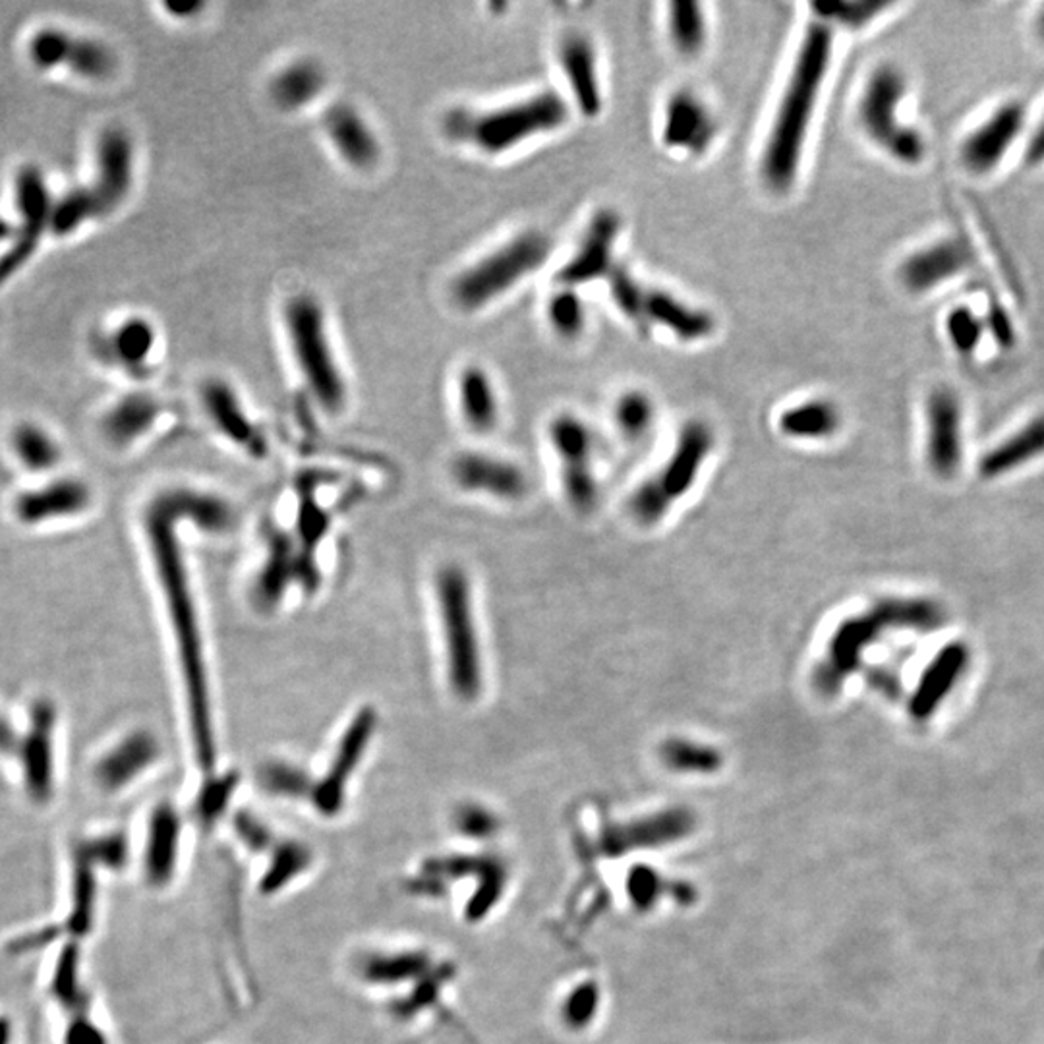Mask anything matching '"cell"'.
<instances>
[{"label":"cell","instance_id":"obj_1","mask_svg":"<svg viewBox=\"0 0 1044 1044\" xmlns=\"http://www.w3.org/2000/svg\"><path fill=\"white\" fill-rule=\"evenodd\" d=\"M180 518H190L209 532H223L231 527L232 510L223 499L196 492H168L157 497L147 510V532L152 540L153 561L160 574L163 594L167 598L171 625L175 630L183 666L196 760L206 772H211L216 768V734L200 625L191 598L183 551L175 535L176 520Z\"/></svg>","mask_w":1044,"mask_h":1044},{"label":"cell","instance_id":"obj_2","mask_svg":"<svg viewBox=\"0 0 1044 1044\" xmlns=\"http://www.w3.org/2000/svg\"><path fill=\"white\" fill-rule=\"evenodd\" d=\"M836 35L832 25L814 18L799 41L760 155L762 183L776 194L790 191L801 173L814 114L834 63Z\"/></svg>","mask_w":1044,"mask_h":1044},{"label":"cell","instance_id":"obj_3","mask_svg":"<svg viewBox=\"0 0 1044 1044\" xmlns=\"http://www.w3.org/2000/svg\"><path fill=\"white\" fill-rule=\"evenodd\" d=\"M854 120L867 144L893 167H925L931 136L913 111V80L903 64L880 61L870 68L857 94Z\"/></svg>","mask_w":1044,"mask_h":1044},{"label":"cell","instance_id":"obj_4","mask_svg":"<svg viewBox=\"0 0 1044 1044\" xmlns=\"http://www.w3.org/2000/svg\"><path fill=\"white\" fill-rule=\"evenodd\" d=\"M571 109L558 91L543 89L513 103L472 111L453 109L443 119L447 136L484 155H503L565 127Z\"/></svg>","mask_w":1044,"mask_h":1044},{"label":"cell","instance_id":"obj_5","mask_svg":"<svg viewBox=\"0 0 1044 1044\" xmlns=\"http://www.w3.org/2000/svg\"><path fill=\"white\" fill-rule=\"evenodd\" d=\"M944 625V612L931 600H884L869 612L839 623L813 673L822 694H834L861 666L862 655L888 629L933 630Z\"/></svg>","mask_w":1044,"mask_h":1044},{"label":"cell","instance_id":"obj_6","mask_svg":"<svg viewBox=\"0 0 1044 1044\" xmlns=\"http://www.w3.org/2000/svg\"><path fill=\"white\" fill-rule=\"evenodd\" d=\"M1033 111L1021 97H1004L987 107L959 132L954 144L957 171L975 183L997 178L1027 144Z\"/></svg>","mask_w":1044,"mask_h":1044},{"label":"cell","instance_id":"obj_7","mask_svg":"<svg viewBox=\"0 0 1044 1044\" xmlns=\"http://www.w3.org/2000/svg\"><path fill=\"white\" fill-rule=\"evenodd\" d=\"M553 254V240L538 229L518 232L490 254L464 267L451 285V298L459 308L479 311L540 272Z\"/></svg>","mask_w":1044,"mask_h":1044},{"label":"cell","instance_id":"obj_8","mask_svg":"<svg viewBox=\"0 0 1044 1044\" xmlns=\"http://www.w3.org/2000/svg\"><path fill=\"white\" fill-rule=\"evenodd\" d=\"M436 598L446 640L449 685L459 699L474 701L482 693L484 671L471 582L461 567L447 565L439 571Z\"/></svg>","mask_w":1044,"mask_h":1044},{"label":"cell","instance_id":"obj_9","mask_svg":"<svg viewBox=\"0 0 1044 1044\" xmlns=\"http://www.w3.org/2000/svg\"><path fill=\"white\" fill-rule=\"evenodd\" d=\"M285 329L293 359L314 397L329 413H339L347 400V383L318 298L293 296L285 306Z\"/></svg>","mask_w":1044,"mask_h":1044},{"label":"cell","instance_id":"obj_10","mask_svg":"<svg viewBox=\"0 0 1044 1044\" xmlns=\"http://www.w3.org/2000/svg\"><path fill=\"white\" fill-rule=\"evenodd\" d=\"M714 449V431L702 420H691L679 431L678 443L662 469L646 480L630 495L629 513L633 518L650 527L660 523L671 505L685 497L699 480L704 463Z\"/></svg>","mask_w":1044,"mask_h":1044},{"label":"cell","instance_id":"obj_11","mask_svg":"<svg viewBox=\"0 0 1044 1044\" xmlns=\"http://www.w3.org/2000/svg\"><path fill=\"white\" fill-rule=\"evenodd\" d=\"M977 265V250L964 232L942 231L900 255L893 281L903 295L923 300L971 277Z\"/></svg>","mask_w":1044,"mask_h":1044},{"label":"cell","instance_id":"obj_12","mask_svg":"<svg viewBox=\"0 0 1044 1044\" xmlns=\"http://www.w3.org/2000/svg\"><path fill=\"white\" fill-rule=\"evenodd\" d=\"M551 446L561 466L567 502L579 513H589L598 502V482L594 474V436L574 415H559L550 424Z\"/></svg>","mask_w":1044,"mask_h":1044},{"label":"cell","instance_id":"obj_13","mask_svg":"<svg viewBox=\"0 0 1044 1044\" xmlns=\"http://www.w3.org/2000/svg\"><path fill=\"white\" fill-rule=\"evenodd\" d=\"M622 229V216L615 209H598L584 227L573 254L556 273V285L579 290L596 281H606L619 264L615 246Z\"/></svg>","mask_w":1044,"mask_h":1044},{"label":"cell","instance_id":"obj_14","mask_svg":"<svg viewBox=\"0 0 1044 1044\" xmlns=\"http://www.w3.org/2000/svg\"><path fill=\"white\" fill-rule=\"evenodd\" d=\"M717 130L716 114L693 89H678L666 101L660 142L671 153L701 157L716 142Z\"/></svg>","mask_w":1044,"mask_h":1044},{"label":"cell","instance_id":"obj_15","mask_svg":"<svg viewBox=\"0 0 1044 1044\" xmlns=\"http://www.w3.org/2000/svg\"><path fill=\"white\" fill-rule=\"evenodd\" d=\"M926 454L933 471L952 476L961 463V397L948 383H938L925 400Z\"/></svg>","mask_w":1044,"mask_h":1044},{"label":"cell","instance_id":"obj_16","mask_svg":"<svg viewBox=\"0 0 1044 1044\" xmlns=\"http://www.w3.org/2000/svg\"><path fill=\"white\" fill-rule=\"evenodd\" d=\"M558 63L574 109L584 119H598L604 109V88L594 41L576 30L563 33L558 45Z\"/></svg>","mask_w":1044,"mask_h":1044},{"label":"cell","instance_id":"obj_17","mask_svg":"<svg viewBox=\"0 0 1044 1044\" xmlns=\"http://www.w3.org/2000/svg\"><path fill=\"white\" fill-rule=\"evenodd\" d=\"M660 329L679 343H704L716 331V319L701 306H694L670 290L646 285L642 295L640 333Z\"/></svg>","mask_w":1044,"mask_h":1044},{"label":"cell","instance_id":"obj_18","mask_svg":"<svg viewBox=\"0 0 1044 1044\" xmlns=\"http://www.w3.org/2000/svg\"><path fill=\"white\" fill-rule=\"evenodd\" d=\"M55 732L56 706L47 699H41L32 706L30 727L18 747L24 770L25 790L37 803H45L53 795Z\"/></svg>","mask_w":1044,"mask_h":1044},{"label":"cell","instance_id":"obj_19","mask_svg":"<svg viewBox=\"0 0 1044 1044\" xmlns=\"http://www.w3.org/2000/svg\"><path fill=\"white\" fill-rule=\"evenodd\" d=\"M134 184V144L127 130L105 128L96 145V176L89 188L94 191L103 217L112 213Z\"/></svg>","mask_w":1044,"mask_h":1044},{"label":"cell","instance_id":"obj_20","mask_svg":"<svg viewBox=\"0 0 1044 1044\" xmlns=\"http://www.w3.org/2000/svg\"><path fill=\"white\" fill-rule=\"evenodd\" d=\"M374 727L375 714L374 710L370 708L360 710L359 716L354 717L351 726L347 727L343 739L337 747L333 765L326 773V778L319 781L311 791V799L319 813L331 816L343 809L347 781L351 780L352 772L359 768L360 760L366 752L367 743L374 735Z\"/></svg>","mask_w":1044,"mask_h":1044},{"label":"cell","instance_id":"obj_21","mask_svg":"<svg viewBox=\"0 0 1044 1044\" xmlns=\"http://www.w3.org/2000/svg\"><path fill=\"white\" fill-rule=\"evenodd\" d=\"M453 479L469 492H482L505 502H517L528 490V480L520 466L492 454H461L453 463Z\"/></svg>","mask_w":1044,"mask_h":1044},{"label":"cell","instance_id":"obj_22","mask_svg":"<svg viewBox=\"0 0 1044 1044\" xmlns=\"http://www.w3.org/2000/svg\"><path fill=\"white\" fill-rule=\"evenodd\" d=\"M323 130L337 155L352 168L374 167L380 160V142L367 120L349 103H336L323 114Z\"/></svg>","mask_w":1044,"mask_h":1044},{"label":"cell","instance_id":"obj_23","mask_svg":"<svg viewBox=\"0 0 1044 1044\" xmlns=\"http://www.w3.org/2000/svg\"><path fill=\"white\" fill-rule=\"evenodd\" d=\"M91 490L78 479H58L28 490L14 503L17 517L25 525H41L56 518L76 517L88 509Z\"/></svg>","mask_w":1044,"mask_h":1044},{"label":"cell","instance_id":"obj_24","mask_svg":"<svg viewBox=\"0 0 1044 1044\" xmlns=\"http://www.w3.org/2000/svg\"><path fill=\"white\" fill-rule=\"evenodd\" d=\"M201 403L209 420L216 424L217 430L221 431L224 438L231 439L237 446L246 447L250 453H264V436L252 424L239 395L229 383L223 380H209L201 389Z\"/></svg>","mask_w":1044,"mask_h":1044},{"label":"cell","instance_id":"obj_25","mask_svg":"<svg viewBox=\"0 0 1044 1044\" xmlns=\"http://www.w3.org/2000/svg\"><path fill=\"white\" fill-rule=\"evenodd\" d=\"M160 741L150 732H134L120 739L96 766V780L105 791H119L160 758Z\"/></svg>","mask_w":1044,"mask_h":1044},{"label":"cell","instance_id":"obj_26","mask_svg":"<svg viewBox=\"0 0 1044 1044\" xmlns=\"http://www.w3.org/2000/svg\"><path fill=\"white\" fill-rule=\"evenodd\" d=\"M967 662H969V650L964 645L952 642L944 646L941 655L934 658L919 681L917 689L909 701V714L915 719L933 716L934 710L941 706L942 701L948 696L949 691L964 675Z\"/></svg>","mask_w":1044,"mask_h":1044},{"label":"cell","instance_id":"obj_27","mask_svg":"<svg viewBox=\"0 0 1044 1044\" xmlns=\"http://www.w3.org/2000/svg\"><path fill=\"white\" fill-rule=\"evenodd\" d=\"M180 847V816L171 805H160L152 813L145 842L144 872L147 882L157 888L175 877Z\"/></svg>","mask_w":1044,"mask_h":1044},{"label":"cell","instance_id":"obj_28","mask_svg":"<svg viewBox=\"0 0 1044 1044\" xmlns=\"http://www.w3.org/2000/svg\"><path fill=\"white\" fill-rule=\"evenodd\" d=\"M328 86V73L323 64L314 58H298L285 64L273 76L270 96L283 111H298L314 103Z\"/></svg>","mask_w":1044,"mask_h":1044},{"label":"cell","instance_id":"obj_29","mask_svg":"<svg viewBox=\"0 0 1044 1044\" xmlns=\"http://www.w3.org/2000/svg\"><path fill=\"white\" fill-rule=\"evenodd\" d=\"M157 343V336L152 323L144 318L124 319L109 336L101 337L99 356L124 367L130 374L144 372L147 360L152 356Z\"/></svg>","mask_w":1044,"mask_h":1044},{"label":"cell","instance_id":"obj_30","mask_svg":"<svg viewBox=\"0 0 1044 1044\" xmlns=\"http://www.w3.org/2000/svg\"><path fill=\"white\" fill-rule=\"evenodd\" d=\"M459 408L476 433H490L499 422V403L492 375L482 366H466L459 375Z\"/></svg>","mask_w":1044,"mask_h":1044},{"label":"cell","instance_id":"obj_31","mask_svg":"<svg viewBox=\"0 0 1044 1044\" xmlns=\"http://www.w3.org/2000/svg\"><path fill=\"white\" fill-rule=\"evenodd\" d=\"M160 403L145 393H130L105 415V438L114 446H128L152 430L160 418Z\"/></svg>","mask_w":1044,"mask_h":1044},{"label":"cell","instance_id":"obj_32","mask_svg":"<svg viewBox=\"0 0 1044 1044\" xmlns=\"http://www.w3.org/2000/svg\"><path fill=\"white\" fill-rule=\"evenodd\" d=\"M778 428L785 438L821 441L842 428V413L834 400L814 397L785 408L778 418Z\"/></svg>","mask_w":1044,"mask_h":1044},{"label":"cell","instance_id":"obj_33","mask_svg":"<svg viewBox=\"0 0 1044 1044\" xmlns=\"http://www.w3.org/2000/svg\"><path fill=\"white\" fill-rule=\"evenodd\" d=\"M1044 454V415H1038L981 459V474L1000 476Z\"/></svg>","mask_w":1044,"mask_h":1044},{"label":"cell","instance_id":"obj_34","mask_svg":"<svg viewBox=\"0 0 1044 1044\" xmlns=\"http://www.w3.org/2000/svg\"><path fill=\"white\" fill-rule=\"evenodd\" d=\"M671 47L685 58L701 55L708 43V14L701 2H671L666 14Z\"/></svg>","mask_w":1044,"mask_h":1044},{"label":"cell","instance_id":"obj_35","mask_svg":"<svg viewBox=\"0 0 1044 1044\" xmlns=\"http://www.w3.org/2000/svg\"><path fill=\"white\" fill-rule=\"evenodd\" d=\"M430 971L428 954L413 949V952L370 956L362 964L360 975L372 985H400V982L420 981Z\"/></svg>","mask_w":1044,"mask_h":1044},{"label":"cell","instance_id":"obj_36","mask_svg":"<svg viewBox=\"0 0 1044 1044\" xmlns=\"http://www.w3.org/2000/svg\"><path fill=\"white\" fill-rule=\"evenodd\" d=\"M814 18L834 30L861 32L878 20L888 17L898 4L880 0H844V2H814Z\"/></svg>","mask_w":1044,"mask_h":1044},{"label":"cell","instance_id":"obj_37","mask_svg":"<svg viewBox=\"0 0 1044 1044\" xmlns=\"http://www.w3.org/2000/svg\"><path fill=\"white\" fill-rule=\"evenodd\" d=\"M942 323L946 343L961 359H972L990 331L989 319L971 304H957L949 308Z\"/></svg>","mask_w":1044,"mask_h":1044},{"label":"cell","instance_id":"obj_38","mask_svg":"<svg viewBox=\"0 0 1044 1044\" xmlns=\"http://www.w3.org/2000/svg\"><path fill=\"white\" fill-rule=\"evenodd\" d=\"M94 865L76 849L74 861L73 909L66 919V931L74 938H86L96 917V872Z\"/></svg>","mask_w":1044,"mask_h":1044},{"label":"cell","instance_id":"obj_39","mask_svg":"<svg viewBox=\"0 0 1044 1044\" xmlns=\"http://www.w3.org/2000/svg\"><path fill=\"white\" fill-rule=\"evenodd\" d=\"M12 449L28 471L47 472L61 461V447L37 424H20L12 433Z\"/></svg>","mask_w":1044,"mask_h":1044},{"label":"cell","instance_id":"obj_40","mask_svg":"<svg viewBox=\"0 0 1044 1044\" xmlns=\"http://www.w3.org/2000/svg\"><path fill=\"white\" fill-rule=\"evenodd\" d=\"M63 68L88 80H105L117 70V56L101 41L70 35Z\"/></svg>","mask_w":1044,"mask_h":1044},{"label":"cell","instance_id":"obj_41","mask_svg":"<svg viewBox=\"0 0 1044 1044\" xmlns=\"http://www.w3.org/2000/svg\"><path fill=\"white\" fill-rule=\"evenodd\" d=\"M663 765L675 772L712 773L722 768V752L706 743L671 737L660 749Z\"/></svg>","mask_w":1044,"mask_h":1044},{"label":"cell","instance_id":"obj_42","mask_svg":"<svg viewBox=\"0 0 1044 1044\" xmlns=\"http://www.w3.org/2000/svg\"><path fill=\"white\" fill-rule=\"evenodd\" d=\"M78 975H80V948L76 942H68L56 959L51 992L56 998V1002L63 1004L74 1015L86 1012V1005H88V998L81 990Z\"/></svg>","mask_w":1044,"mask_h":1044},{"label":"cell","instance_id":"obj_43","mask_svg":"<svg viewBox=\"0 0 1044 1044\" xmlns=\"http://www.w3.org/2000/svg\"><path fill=\"white\" fill-rule=\"evenodd\" d=\"M614 422L625 441L638 443L652 431L656 422L655 400L645 391H627L614 407Z\"/></svg>","mask_w":1044,"mask_h":1044},{"label":"cell","instance_id":"obj_44","mask_svg":"<svg viewBox=\"0 0 1044 1044\" xmlns=\"http://www.w3.org/2000/svg\"><path fill=\"white\" fill-rule=\"evenodd\" d=\"M99 217H103V211L91 188L78 186L74 190L66 191L63 198L55 201L48 227L58 237H66L78 231L81 224Z\"/></svg>","mask_w":1044,"mask_h":1044},{"label":"cell","instance_id":"obj_45","mask_svg":"<svg viewBox=\"0 0 1044 1044\" xmlns=\"http://www.w3.org/2000/svg\"><path fill=\"white\" fill-rule=\"evenodd\" d=\"M546 319L556 336L574 341L586 329V306L574 288L558 287L546 303Z\"/></svg>","mask_w":1044,"mask_h":1044},{"label":"cell","instance_id":"obj_46","mask_svg":"<svg viewBox=\"0 0 1044 1044\" xmlns=\"http://www.w3.org/2000/svg\"><path fill=\"white\" fill-rule=\"evenodd\" d=\"M311 855L298 842H285L273 849L270 869L265 870L260 890L262 893H275L290 884L296 877L310 867Z\"/></svg>","mask_w":1044,"mask_h":1044},{"label":"cell","instance_id":"obj_47","mask_svg":"<svg viewBox=\"0 0 1044 1044\" xmlns=\"http://www.w3.org/2000/svg\"><path fill=\"white\" fill-rule=\"evenodd\" d=\"M609 288V298L615 304V308L622 311L623 318L629 319L630 323L640 331L642 323V295H645L646 283L638 279L637 275L630 273L629 267L617 264L614 272L609 273L606 279Z\"/></svg>","mask_w":1044,"mask_h":1044},{"label":"cell","instance_id":"obj_48","mask_svg":"<svg viewBox=\"0 0 1044 1044\" xmlns=\"http://www.w3.org/2000/svg\"><path fill=\"white\" fill-rule=\"evenodd\" d=\"M68 43H70V33L58 28H43L40 32L33 33L28 45V55L32 58L33 66L40 70L63 68Z\"/></svg>","mask_w":1044,"mask_h":1044},{"label":"cell","instance_id":"obj_49","mask_svg":"<svg viewBox=\"0 0 1044 1044\" xmlns=\"http://www.w3.org/2000/svg\"><path fill=\"white\" fill-rule=\"evenodd\" d=\"M78 851L94 867L101 865L103 869L122 870L128 861L127 837L120 832H111V834L88 839L78 847Z\"/></svg>","mask_w":1044,"mask_h":1044},{"label":"cell","instance_id":"obj_50","mask_svg":"<svg viewBox=\"0 0 1044 1044\" xmlns=\"http://www.w3.org/2000/svg\"><path fill=\"white\" fill-rule=\"evenodd\" d=\"M262 783L270 793L283 795V798H303L308 793L311 795V791H314L308 773L300 770V768H296V766L285 765V762L265 766L264 772H262Z\"/></svg>","mask_w":1044,"mask_h":1044},{"label":"cell","instance_id":"obj_51","mask_svg":"<svg viewBox=\"0 0 1044 1044\" xmlns=\"http://www.w3.org/2000/svg\"><path fill=\"white\" fill-rule=\"evenodd\" d=\"M457 829L466 837H490L497 828V818L480 805H464L454 814Z\"/></svg>","mask_w":1044,"mask_h":1044},{"label":"cell","instance_id":"obj_52","mask_svg":"<svg viewBox=\"0 0 1044 1044\" xmlns=\"http://www.w3.org/2000/svg\"><path fill=\"white\" fill-rule=\"evenodd\" d=\"M232 790H234V778H231V776H227L223 780L211 781L208 788L201 791L200 799H198V813H200L201 821H216L229 803Z\"/></svg>","mask_w":1044,"mask_h":1044},{"label":"cell","instance_id":"obj_53","mask_svg":"<svg viewBox=\"0 0 1044 1044\" xmlns=\"http://www.w3.org/2000/svg\"><path fill=\"white\" fill-rule=\"evenodd\" d=\"M1021 165L1031 171L1044 168V107L1033 112V122L1029 130L1027 144L1021 155Z\"/></svg>","mask_w":1044,"mask_h":1044},{"label":"cell","instance_id":"obj_54","mask_svg":"<svg viewBox=\"0 0 1044 1044\" xmlns=\"http://www.w3.org/2000/svg\"><path fill=\"white\" fill-rule=\"evenodd\" d=\"M64 1044H107L103 1031L97 1027L94 1021L86 1018V1013L74 1015L64 1033Z\"/></svg>","mask_w":1044,"mask_h":1044},{"label":"cell","instance_id":"obj_55","mask_svg":"<svg viewBox=\"0 0 1044 1044\" xmlns=\"http://www.w3.org/2000/svg\"><path fill=\"white\" fill-rule=\"evenodd\" d=\"M61 936V926H43L40 931L22 934L17 941L10 942V954H30L37 949H45Z\"/></svg>","mask_w":1044,"mask_h":1044},{"label":"cell","instance_id":"obj_56","mask_svg":"<svg viewBox=\"0 0 1044 1044\" xmlns=\"http://www.w3.org/2000/svg\"><path fill=\"white\" fill-rule=\"evenodd\" d=\"M234 826H237L239 836L242 837L252 849H255V851H262V849L270 847V844H272L270 829L265 828L264 824L257 821V818H252V816H248V814H239Z\"/></svg>","mask_w":1044,"mask_h":1044},{"label":"cell","instance_id":"obj_57","mask_svg":"<svg viewBox=\"0 0 1044 1044\" xmlns=\"http://www.w3.org/2000/svg\"><path fill=\"white\" fill-rule=\"evenodd\" d=\"M20 747L17 732L7 717L0 716V752H14Z\"/></svg>","mask_w":1044,"mask_h":1044},{"label":"cell","instance_id":"obj_58","mask_svg":"<svg viewBox=\"0 0 1044 1044\" xmlns=\"http://www.w3.org/2000/svg\"><path fill=\"white\" fill-rule=\"evenodd\" d=\"M165 9L176 18H191L196 17L201 9H204V2H165Z\"/></svg>","mask_w":1044,"mask_h":1044},{"label":"cell","instance_id":"obj_59","mask_svg":"<svg viewBox=\"0 0 1044 1044\" xmlns=\"http://www.w3.org/2000/svg\"><path fill=\"white\" fill-rule=\"evenodd\" d=\"M1029 28H1031L1033 40L1044 48V2L1036 4V9L1033 10V14H1031Z\"/></svg>","mask_w":1044,"mask_h":1044},{"label":"cell","instance_id":"obj_60","mask_svg":"<svg viewBox=\"0 0 1044 1044\" xmlns=\"http://www.w3.org/2000/svg\"><path fill=\"white\" fill-rule=\"evenodd\" d=\"M18 227L7 221L4 217H0V242L2 240H14L17 239Z\"/></svg>","mask_w":1044,"mask_h":1044},{"label":"cell","instance_id":"obj_61","mask_svg":"<svg viewBox=\"0 0 1044 1044\" xmlns=\"http://www.w3.org/2000/svg\"><path fill=\"white\" fill-rule=\"evenodd\" d=\"M10 1035H12L10 1021L0 1018V1044H10Z\"/></svg>","mask_w":1044,"mask_h":1044}]
</instances>
